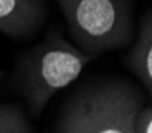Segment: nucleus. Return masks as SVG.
Instances as JSON below:
<instances>
[{
  "mask_svg": "<svg viewBox=\"0 0 152 133\" xmlns=\"http://www.w3.org/2000/svg\"><path fill=\"white\" fill-rule=\"evenodd\" d=\"M141 90L124 78L87 81L62 104L52 133H135Z\"/></svg>",
  "mask_w": 152,
  "mask_h": 133,
  "instance_id": "1",
  "label": "nucleus"
},
{
  "mask_svg": "<svg viewBox=\"0 0 152 133\" xmlns=\"http://www.w3.org/2000/svg\"><path fill=\"white\" fill-rule=\"evenodd\" d=\"M66 27L83 52L92 59L121 49L133 38L135 21L128 0H57Z\"/></svg>",
  "mask_w": 152,
  "mask_h": 133,
  "instance_id": "2",
  "label": "nucleus"
},
{
  "mask_svg": "<svg viewBox=\"0 0 152 133\" xmlns=\"http://www.w3.org/2000/svg\"><path fill=\"white\" fill-rule=\"evenodd\" d=\"M0 78H2V71H0Z\"/></svg>",
  "mask_w": 152,
  "mask_h": 133,
  "instance_id": "8",
  "label": "nucleus"
},
{
  "mask_svg": "<svg viewBox=\"0 0 152 133\" xmlns=\"http://www.w3.org/2000/svg\"><path fill=\"white\" fill-rule=\"evenodd\" d=\"M45 0H0V33L26 40L40 30L46 19Z\"/></svg>",
  "mask_w": 152,
  "mask_h": 133,
  "instance_id": "4",
  "label": "nucleus"
},
{
  "mask_svg": "<svg viewBox=\"0 0 152 133\" xmlns=\"http://www.w3.org/2000/svg\"><path fill=\"white\" fill-rule=\"evenodd\" d=\"M92 57L51 32L28 52L21 70V87L33 113H41L49 100L81 76Z\"/></svg>",
  "mask_w": 152,
  "mask_h": 133,
  "instance_id": "3",
  "label": "nucleus"
},
{
  "mask_svg": "<svg viewBox=\"0 0 152 133\" xmlns=\"http://www.w3.org/2000/svg\"><path fill=\"white\" fill-rule=\"evenodd\" d=\"M135 133H152V106L140 108L135 119Z\"/></svg>",
  "mask_w": 152,
  "mask_h": 133,
  "instance_id": "7",
  "label": "nucleus"
},
{
  "mask_svg": "<svg viewBox=\"0 0 152 133\" xmlns=\"http://www.w3.org/2000/svg\"><path fill=\"white\" fill-rule=\"evenodd\" d=\"M128 66L152 98V10L141 21L136 43L128 54Z\"/></svg>",
  "mask_w": 152,
  "mask_h": 133,
  "instance_id": "5",
  "label": "nucleus"
},
{
  "mask_svg": "<svg viewBox=\"0 0 152 133\" xmlns=\"http://www.w3.org/2000/svg\"><path fill=\"white\" fill-rule=\"evenodd\" d=\"M0 133H33V127L19 106L0 103Z\"/></svg>",
  "mask_w": 152,
  "mask_h": 133,
  "instance_id": "6",
  "label": "nucleus"
}]
</instances>
